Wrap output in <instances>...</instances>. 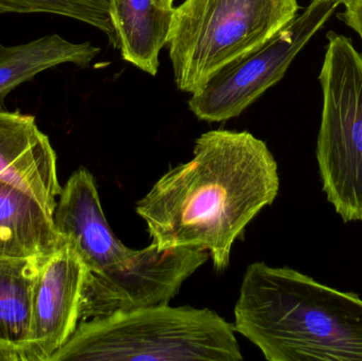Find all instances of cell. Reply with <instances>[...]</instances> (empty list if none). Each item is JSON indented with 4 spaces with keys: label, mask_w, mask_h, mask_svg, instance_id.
I'll return each mask as SVG.
<instances>
[{
    "label": "cell",
    "mask_w": 362,
    "mask_h": 361,
    "mask_svg": "<svg viewBox=\"0 0 362 361\" xmlns=\"http://www.w3.org/2000/svg\"><path fill=\"white\" fill-rule=\"evenodd\" d=\"M234 331L269 361H362V299L293 269L249 265Z\"/></svg>",
    "instance_id": "2"
},
{
    "label": "cell",
    "mask_w": 362,
    "mask_h": 361,
    "mask_svg": "<svg viewBox=\"0 0 362 361\" xmlns=\"http://www.w3.org/2000/svg\"><path fill=\"white\" fill-rule=\"evenodd\" d=\"M51 14L82 21L105 33L114 48L119 38L110 0H0V14Z\"/></svg>",
    "instance_id": "15"
},
{
    "label": "cell",
    "mask_w": 362,
    "mask_h": 361,
    "mask_svg": "<svg viewBox=\"0 0 362 361\" xmlns=\"http://www.w3.org/2000/svg\"><path fill=\"white\" fill-rule=\"evenodd\" d=\"M327 37L317 160L327 201L354 222L362 220V54L341 34Z\"/></svg>",
    "instance_id": "5"
},
{
    "label": "cell",
    "mask_w": 362,
    "mask_h": 361,
    "mask_svg": "<svg viewBox=\"0 0 362 361\" xmlns=\"http://www.w3.org/2000/svg\"><path fill=\"white\" fill-rule=\"evenodd\" d=\"M0 361H31L29 354L18 348L0 345Z\"/></svg>",
    "instance_id": "17"
},
{
    "label": "cell",
    "mask_w": 362,
    "mask_h": 361,
    "mask_svg": "<svg viewBox=\"0 0 362 361\" xmlns=\"http://www.w3.org/2000/svg\"><path fill=\"white\" fill-rule=\"evenodd\" d=\"M42 260L0 258V345L23 350L31 361L32 296Z\"/></svg>",
    "instance_id": "14"
},
{
    "label": "cell",
    "mask_w": 362,
    "mask_h": 361,
    "mask_svg": "<svg viewBox=\"0 0 362 361\" xmlns=\"http://www.w3.org/2000/svg\"><path fill=\"white\" fill-rule=\"evenodd\" d=\"M66 242L53 216L16 187L0 182V258H48Z\"/></svg>",
    "instance_id": "11"
},
{
    "label": "cell",
    "mask_w": 362,
    "mask_h": 361,
    "mask_svg": "<svg viewBox=\"0 0 362 361\" xmlns=\"http://www.w3.org/2000/svg\"><path fill=\"white\" fill-rule=\"evenodd\" d=\"M338 1H339L340 4H344V2L346 1V0H338Z\"/></svg>",
    "instance_id": "18"
},
{
    "label": "cell",
    "mask_w": 362,
    "mask_h": 361,
    "mask_svg": "<svg viewBox=\"0 0 362 361\" xmlns=\"http://www.w3.org/2000/svg\"><path fill=\"white\" fill-rule=\"evenodd\" d=\"M240 361L233 324L209 309L154 305L82 320L49 361Z\"/></svg>",
    "instance_id": "3"
},
{
    "label": "cell",
    "mask_w": 362,
    "mask_h": 361,
    "mask_svg": "<svg viewBox=\"0 0 362 361\" xmlns=\"http://www.w3.org/2000/svg\"><path fill=\"white\" fill-rule=\"evenodd\" d=\"M344 4V11L338 17L356 31L362 40V0H346Z\"/></svg>",
    "instance_id": "16"
},
{
    "label": "cell",
    "mask_w": 362,
    "mask_h": 361,
    "mask_svg": "<svg viewBox=\"0 0 362 361\" xmlns=\"http://www.w3.org/2000/svg\"><path fill=\"white\" fill-rule=\"evenodd\" d=\"M100 51L89 42L76 44L59 34L15 46L0 45V107L11 91L40 72L63 64L88 67Z\"/></svg>",
    "instance_id": "13"
},
{
    "label": "cell",
    "mask_w": 362,
    "mask_h": 361,
    "mask_svg": "<svg viewBox=\"0 0 362 361\" xmlns=\"http://www.w3.org/2000/svg\"><path fill=\"white\" fill-rule=\"evenodd\" d=\"M210 259L200 247L134 250L129 260L102 273H87L81 321L154 305L169 304L185 280Z\"/></svg>",
    "instance_id": "7"
},
{
    "label": "cell",
    "mask_w": 362,
    "mask_h": 361,
    "mask_svg": "<svg viewBox=\"0 0 362 361\" xmlns=\"http://www.w3.org/2000/svg\"><path fill=\"white\" fill-rule=\"evenodd\" d=\"M193 154L154 184L136 212L159 249L204 248L223 271L235 239L278 196V165L265 142L248 131L202 134Z\"/></svg>",
    "instance_id": "1"
},
{
    "label": "cell",
    "mask_w": 362,
    "mask_h": 361,
    "mask_svg": "<svg viewBox=\"0 0 362 361\" xmlns=\"http://www.w3.org/2000/svg\"><path fill=\"white\" fill-rule=\"evenodd\" d=\"M0 182L16 187L54 214L63 189L57 154L33 116L0 110Z\"/></svg>",
    "instance_id": "10"
},
{
    "label": "cell",
    "mask_w": 362,
    "mask_h": 361,
    "mask_svg": "<svg viewBox=\"0 0 362 361\" xmlns=\"http://www.w3.org/2000/svg\"><path fill=\"white\" fill-rule=\"evenodd\" d=\"M170 2H172V4H173L174 2V0H169Z\"/></svg>",
    "instance_id": "19"
},
{
    "label": "cell",
    "mask_w": 362,
    "mask_h": 361,
    "mask_svg": "<svg viewBox=\"0 0 362 361\" xmlns=\"http://www.w3.org/2000/svg\"><path fill=\"white\" fill-rule=\"evenodd\" d=\"M86 265L71 246L44 259L32 296L29 349L33 361H49L76 332L86 281Z\"/></svg>",
    "instance_id": "8"
},
{
    "label": "cell",
    "mask_w": 362,
    "mask_h": 361,
    "mask_svg": "<svg viewBox=\"0 0 362 361\" xmlns=\"http://www.w3.org/2000/svg\"><path fill=\"white\" fill-rule=\"evenodd\" d=\"M53 220L57 232L90 273L123 264L133 254L110 228L95 178L86 167H78L62 189Z\"/></svg>",
    "instance_id": "9"
},
{
    "label": "cell",
    "mask_w": 362,
    "mask_h": 361,
    "mask_svg": "<svg viewBox=\"0 0 362 361\" xmlns=\"http://www.w3.org/2000/svg\"><path fill=\"white\" fill-rule=\"evenodd\" d=\"M339 4L338 0H313L302 14L270 40L221 68L192 93L191 112L206 122H223L240 116L284 76L298 53Z\"/></svg>",
    "instance_id": "6"
},
{
    "label": "cell",
    "mask_w": 362,
    "mask_h": 361,
    "mask_svg": "<svg viewBox=\"0 0 362 361\" xmlns=\"http://www.w3.org/2000/svg\"><path fill=\"white\" fill-rule=\"evenodd\" d=\"M122 59L156 76L175 8L169 0H110Z\"/></svg>",
    "instance_id": "12"
},
{
    "label": "cell",
    "mask_w": 362,
    "mask_h": 361,
    "mask_svg": "<svg viewBox=\"0 0 362 361\" xmlns=\"http://www.w3.org/2000/svg\"><path fill=\"white\" fill-rule=\"evenodd\" d=\"M298 10V0H185L174 10L167 44L176 86L195 93L270 40Z\"/></svg>",
    "instance_id": "4"
}]
</instances>
